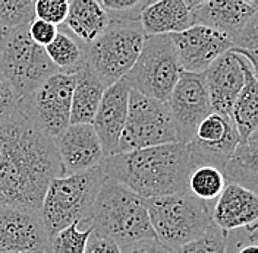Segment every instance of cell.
Instances as JSON below:
<instances>
[{
    "label": "cell",
    "instance_id": "1",
    "mask_svg": "<svg viewBox=\"0 0 258 253\" xmlns=\"http://www.w3.org/2000/svg\"><path fill=\"white\" fill-rule=\"evenodd\" d=\"M62 176L56 141L19 111L0 122V205L41 209L50 182Z\"/></svg>",
    "mask_w": 258,
    "mask_h": 253
},
{
    "label": "cell",
    "instance_id": "2",
    "mask_svg": "<svg viewBox=\"0 0 258 253\" xmlns=\"http://www.w3.org/2000/svg\"><path fill=\"white\" fill-rule=\"evenodd\" d=\"M103 168L144 199L159 198L188 190L189 151L186 143L175 142L117 152L104 158Z\"/></svg>",
    "mask_w": 258,
    "mask_h": 253
},
{
    "label": "cell",
    "instance_id": "3",
    "mask_svg": "<svg viewBox=\"0 0 258 253\" xmlns=\"http://www.w3.org/2000/svg\"><path fill=\"white\" fill-rule=\"evenodd\" d=\"M88 225L94 233L110 238L119 246L156 238L147 199L107 176L97 195Z\"/></svg>",
    "mask_w": 258,
    "mask_h": 253
},
{
    "label": "cell",
    "instance_id": "4",
    "mask_svg": "<svg viewBox=\"0 0 258 253\" xmlns=\"http://www.w3.org/2000/svg\"><path fill=\"white\" fill-rule=\"evenodd\" d=\"M104 179L106 173L101 162L94 168L57 176L50 182L40 209L50 237L74 222L90 227V214Z\"/></svg>",
    "mask_w": 258,
    "mask_h": 253
},
{
    "label": "cell",
    "instance_id": "5",
    "mask_svg": "<svg viewBox=\"0 0 258 253\" xmlns=\"http://www.w3.org/2000/svg\"><path fill=\"white\" fill-rule=\"evenodd\" d=\"M147 209L156 238L169 252L201 237L214 225L207 201L189 190L150 198Z\"/></svg>",
    "mask_w": 258,
    "mask_h": 253
},
{
    "label": "cell",
    "instance_id": "6",
    "mask_svg": "<svg viewBox=\"0 0 258 253\" xmlns=\"http://www.w3.org/2000/svg\"><path fill=\"white\" fill-rule=\"evenodd\" d=\"M144 40L140 16L110 18L107 28L93 43L85 44L87 66L109 87L128 75Z\"/></svg>",
    "mask_w": 258,
    "mask_h": 253
},
{
    "label": "cell",
    "instance_id": "7",
    "mask_svg": "<svg viewBox=\"0 0 258 253\" xmlns=\"http://www.w3.org/2000/svg\"><path fill=\"white\" fill-rule=\"evenodd\" d=\"M0 72L9 80L18 98L28 95L59 69L28 32V24L5 30L0 51Z\"/></svg>",
    "mask_w": 258,
    "mask_h": 253
},
{
    "label": "cell",
    "instance_id": "8",
    "mask_svg": "<svg viewBox=\"0 0 258 253\" xmlns=\"http://www.w3.org/2000/svg\"><path fill=\"white\" fill-rule=\"evenodd\" d=\"M180 73L182 67L170 34L145 35L141 53L125 79L132 90L167 103Z\"/></svg>",
    "mask_w": 258,
    "mask_h": 253
},
{
    "label": "cell",
    "instance_id": "9",
    "mask_svg": "<svg viewBox=\"0 0 258 253\" xmlns=\"http://www.w3.org/2000/svg\"><path fill=\"white\" fill-rule=\"evenodd\" d=\"M175 142H179V133L169 103L131 90L128 119L117 152Z\"/></svg>",
    "mask_w": 258,
    "mask_h": 253
},
{
    "label": "cell",
    "instance_id": "10",
    "mask_svg": "<svg viewBox=\"0 0 258 253\" xmlns=\"http://www.w3.org/2000/svg\"><path fill=\"white\" fill-rule=\"evenodd\" d=\"M75 76L57 72L18 103V111L47 136L57 139L71 125Z\"/></svg>",
    "mask_w": 258,
    "mask_h": 253
},
{
    "label": "cell",
    "instance_id": "11",
    "mask_svg": "<svg viewBox=\"0 0 258 253\" xmlns=\"http://www.w3.org/2000/svg\"><path fill=\"white\" fill-rule=\"evenodd\" d=\"M239 143L241 136L232 116L213 110L200 122L192 139L186 143L191 168L214 165L223 170Z\"/></svg>",
    "mask_w": 258,
    "mask_h": 253
},
{
    "label": "cell",
    "instance_id": "12",
    "mask_svg": "<svg viewBox=\"0 0 258 253\" xmlns=\"http://www.w3.org/2000/svg\"><path fill=\"white\" fill-rule=\"evenodd\" d=\"M48 246L40 209L0 205V252L48 253Z\"/></svg>",
    "mask_w": 258,
    "mask_h": 253
},
{
    "label": "cell",
    "instance_id": "13",
    "mask_svg": "<svg viewBox=\"0 0 258 253\" xmlns=\"http://www.w3.org/2000/svg\"><path fill=\"white\" fill-rule=\"evenodd\" d=\"M167 103L176 123L179 142L188 143L200 122L213 111L204 73L182 70Z\"/></svg>",
    "mask_w": 258,
    "mask_h": 253
},
{
    "label": "cell",
    "instance_id": "14",
    "mask_svg": "<svg viewBox=\"0 0 258 253\" xmlns=\"http://www.w3.org/2000/svg\"><path fill=\"white\" fill-rule=\"evenodd\" d=\"M170 37L182 70L189 73H204L216 59L233 47L229 35L200 24L170 34Z\"/></svg>",
    "mask_w": 258,
    "mask_h": 253
},
{
    "label": "cell",
    "instance_id": "15",
    "mask_svg": "<svg viewBox=\"0 0 258 253\" xmlns=\"http://www.w3.org/2000/svg\"><path fill=\"white\" fill-rule=\"evenodd\" d=\"M54 141L62 176L94 168L106 158L101 141L91 123H71Z\"/></svg>",
    "mask_w": 258,
    "mask_h": 253
},
{
    "label": "cell",
    "instance_id": "16",
    "mask_svg": "<svg viewBox=\"0 0 258 253\" xmlns=\"http://www.w3.org/2000/svg\"><path fill=\"white\" fill-rule=\"evenodd\" d=\"M213 224L225 233L246 230L258 233V193L235 182H227L211 209Z\"/></svg>",
    "mask_w": 258,
    "mask_h": 253
},
{
    "label": "cell",
    "instance_id": "17",
    "mask_svg": "<svg viewBox=\"0 0 258 253\" xmlns=\"http://www.w3.org/2000/svg\"><path fill=\"white\" fill-rule=\"evenodd\" d=\"M131 85L125 78L109 85L97 109L93 126L101 141L104 157L117 154L122 132L126 125Z\"/></svg>",
    "mask_w": 258,
    "mask_h": 253
},
{
    "label": "cell",
    "instance_id": "18",
    "mask_svg": "<svg viewBox=\"0 0 258 253\" xmlns=\"http://www.w3.org/2000/svg\"><path fill=\"white\" fill-rule=\"evenodd\" d=\"M211 109L219 113H232L233 104L245 83L243 57L229 50L216 59L204 72Z\"/></svg>",
    "mask_w": 258,
    "mask_h": 253
},
{
    "label": "cell",
    "instance_id": "19",
    "mask_svg": "<svg viewBox=\"0 0 258 253\" xmlns=\"http://www.w3.org/2000/svg\"><path fill=\"white\" fill-rule=\"evenodd\" d=\"M255 11L243 0H207L191 11L192 25L210 27L229 35L233 41Z\"/></svg>",
    "mask_w": 258,
    "mask_h": 253
},
{
    "label": "cell",
    "instance_id": "20",
    "mask_svg": "<svg viewBox=\"0 0 258 253\" xmlns=\"http://www.w3.org/2000/svg\"><path fill=\"white\" fill-rule=\"evenodd\" d=\"M145 35L180 32L192 25V12L185 0H153L140 11Z\"/></svg>",
    "mask_w": 258,
    "mask_h": 253
},
{
    "label": "cell",
    "instance_id": "21",
    "mask_svg": "<svg viewBox=\"0 0 258 253\" xmlns=\"http://www.w3.org/2000/svg\"><path fill=\"white\" fill-rule=\"evenodd\" d=\"M109 12L101 0H69V12L63 27L81 43L90 44L107 28Z\"/></svg>",
    "mask_w": 258,
    "mask_h": 253
},
{
    "label": "cell",
    "instance_id": "22",
    "mask_svg": "<svg viewBox=\"0 0 258 253\" xmlns=\"http://www.w3.org/2000/svg\"><path fill=\"white\" fill-rule=\"evenodd\" d=\"M72 93L71 123H93L107 85L87 64L77 72Z\"/></svg>",
    "mask_w": 258,
    "mask_h": 253
},
{
    "label": "cell",
    "instance_id": "23",
    "mask_svg": "<svg viewBox=\"0 0 258 253\" xmlns=\"http://www.w3.org/2000/svg\"><path fill=\"white\" fill-rule=\"evenodd\" d=\"M243 70L245 83L233 104L230 116L241 136V142H246L258 129V79L252 72L251 64L245 57Z\"/></svg>",
    "mask_w": 258,
    "mask_h": 253
},
{
    "label": "cell",
    "instance_id": "24",
    "mask_svg": "<svg viewBox=\"0 0 258 253\" xmlns=\"http://www.w3.org/2000/svg\"><path fill=\"white\" fill-rule=\"evenodd\" d=\"M223 173L227 182H235L258 193V139L238 145Z\"/></svg>",
    "mask_w": 258,
    "mask_h": 253
},
{
    "label": "cell",
    "instance_id": "25",
    "mask_svg": "<svg viewBox=\"0 0 258 253\" xmlns=\"http://www.w3.org/2000/svg\"><path fill=\"white\" fill-rule=\"evenodd\" d=\"M46 51L59 72L63 73L75 75L87 64L85 44L66 30H59L56 38L46 47Z\"/></svg>",
    "mask_w": 258,
    "mask_h": 253
},
{
    "label": "cell",
    "instance_id": "26",
    "mask_svg": "<svg viewBox=\"0 0 258 253\" xmlns=\"http://www.w3.org/2000/svg\"><path fill=\"white\" fill-rule=\"evenodd\" d=\"M227 185L222 168L214 165H195L188 176V190L200 199L214 201Z\"/></svg>",
    "mask_w": 258,
    "mask_h": 253
},
{
    "label": "cell",
    "instance_id": "27",
    "mask_svg": "<svg viewBox=\"0 0 258 253\" xmlns=\"http://www.w3.org/2000/svg\"><path fill=\"white\" fill-rule=\"evenodd\" d=\"M91 233V227H82L80 222H74L50 237L48 253H84Z\"/></svg>",
    "mask_w": 258,
    "mask_h": 253
},
{
    "label": "cell",
    "instance_id": "28",
    "mask_svg": "<svg viewBox=\"0 0 258 253\" xmlns=\"http://www.w3.org/2000/svg\"><path fill=\"white\" fill-rule=\"evenodd\" d=\"M229 243V233L213 225L207 233L192 241L182 244L169 253H226Z\"/></svg>",
    "mask_w": 258,
    "mask_h": 253
},
{
    "label": "cell",
    "instance_id": "29",
    "mask_svg": "<svg viewBox=\"0 0 258 253\" xmlns=\"http://www.w3.org/2000/svg\"><path fill=\"white\" fill-rule=\"evenodd\" d=\"M35 0H0V27L14 28L30 24L35 18Z\"/></svg>",
    "mask_w": 258,
    "mask_h": 253
},
{
    "label": "cell",
    "instance_id": "30",
    "mask_svg": "<svg viewBox=\"0 0 258 253\" xmlns=\"http://www.w3.org/2000/svg\"><path fill=\"white\" fill-rule=\"evenodd\" d=\"M69 12V0H35V18L44 19L57 27L63 25Z\"/></svg>",
    "mask_w": 258,
    "mask_h": 253
},
{
    "label": "cell",
    "instance_id": "31",
    "mask_svg": "<svg viewBox=\"0 0 258 253\" xmlns=\"http://www.w3.org/2000/svg\"><path fill=\"white\" fill-rule=\"evenodd\" d=\"M18 103L19 98L15 90L0 72V122H5L15 116L18 113Z\"/></svg>",
    "mask_w": 258,
    "mask_h": 253
},
{
    "label": "cell",
    "instance_id": "32",
    "mask_svg": "<svg viewBox=\"0 0 258 253\" xmlns=\"http://www.w3.org/2000/svg\"><path fill=\"white\" fill-rule=\"evenodd\" d=\"M28 32H30V37L38 46L47 47L48 44L56 38V35L59 32V27L44 21V19L34 18L28 24Z\"/></svg>",
    "mask_w": 258,
    "mask_h": 253
},
{
    "label": "cell",
    "instance_id": "33",
    "mask_svg": "<svg viewBox=\"0 0 258 253\" xmlns=\"http://www.w3.org/2000/svg\"><path fill=\"white\" fill-rule=\"evenodd\" d=\"M233 47L258 53V9L233 40Z\"/></svg>",
    "mask_w": 258,
    "mask_h": 253
},
{
    "label": "cell",
    "instance_id": "34",
    "mask_svg": "<svg viewBox=\"0 0 258 253\" xmlns=\"http://www.w3.org/2000/svg\"><path fill=\"white\" fill-rule=\"evenodd\" d=\"M144 2L145 0H101L106 11L117 16H132L129 14L138 9L141 11L144 8Z\"/></svg>",
    "mask_w": 258,
    "mask_h": 253
},
{
    "label": "cell",
    "instance_id": "35",
    "mask_svg": "<svg viewBox=\"0 0 258 253\" xmlns=\"http://www.w3.org/2000/svg\"><path fill=\"white\" fill-rule=\"evenodd\" d=\"M122 253H169L157 238H145L120 246Z\"/></svg>",
    "mask_w": 258,
    "mask_h": 253
},
{
    "label": "cell",
    "instance_id": "36",
    "mask_svg": "<svg viewBox=\"0 0 258 253\" xmlns=\"http://www.w3.org/2000/svg\"><path fill=\"white\" fill-rule=\"evenodd\" d=\"M84 253H122L120 252V246L117 243H114L113 240L107 237H103L97 233H91V236L88 238L87 247Z\"/></svg>",
    "mask_w": 258,
    "mask_h": 253
},
{
    "label": "cell",
    "instance_id": "37",
    "mask_svg": "<svg viewBox=\"0 0 258 253\" xmlns=\"http://www.w3.org/2000/svg\"><path fill=\"white\" fill-rule=\"evenodd\" d=\"M226 253H258V236L251 234L248 240H239L233 244L227 243Z\"/></svg>",
    "mask_w": 258,
    "mask_h": 253
},
{
    "label": "cell",
    "instance_id": "38",
    "mask_svg": "<svg viewBox=\"0 0 258 253\" xmlns=\"http://www.w3.org/2000/svg\"><path fill=\"white\" fill-rule=\"evenodd\" d=\"M232 50H233L235 53H239V54H242V56L249 62L251 67H252V72H254L255 78L258 79V53L257 51H248V50H242V48H236V47H232Z\"/></svg>",
    "mask_w": 258,
    "mask_h": 253
},
{
    "label": "cell",
    "instance_id": "39",
    "mask_svg": "<svg viewBox=\"0 0 258 253\" xmlns=\"http://www.w3.org/2000/svg\"><path fill=\"white\" fill-rule=\"evenodd\" d=\"M186 2V5L189 6V9L192 11V9H195L197 6H200V5H203L204 2H207V0H185Z\"/></svg>",
    "mask_w": 258,
    "mask_h": 253
},
{
    "label": "cell",
    "instance_id": "40",
    "mask_svg": "<svg viewBox=\"0 0 258 253\" xmlns=\"http://www.w3.org/2000/svg\"><path fill=\"white\" fill-rule=\"evenodd\" d=\"M245 3H248L249 6H252L254 9H258V0H243Z\"/></svg>",
    "mask_w": 258,
    "mask_h": 253
},
{
    "label": "cell",
    "instance_id": "41",
    "mask_svg": "<svg viewBox=\"0 0 258 253\" xmlns=\"http://www.w3.org/2000/svg\"><path fill=\"white\" fill-rule=\"evenodd\" d=\"M5 30H6V28H2V27H0V51H2V44H3V37H5Z\"/></svg>",
    "mask_w": 258,
    "mask_h": 253
},
{
    "label": "cell",
    "instance_id": "42",
    "mask_svg": "<svg viewBox=\"0 0 258 253\" xmlns=\"http://www.w3.org/2000/svg\"><path fill=\"white\" fill-rule=\"evenodd\" d=\"M249 139H258V129L254 132V133H252V136H251Z\"/></svg>",
    "mask_w": 258,
    "mask_h": 253
},
{
    "label": "cell",
    "instance_id": "43",
    "mask_svg": "<svg viewBox=\"0 0 258 253\" xmlns=\"http://www.w3.org/2000/svg\"><path fill=\"white\" fill-rule=\"evenodd\" d=\"M0 253H32V252H0Z\"/></svg>",
    "mask_w": 258,
    "mask_h": 253
}]
</instances>
